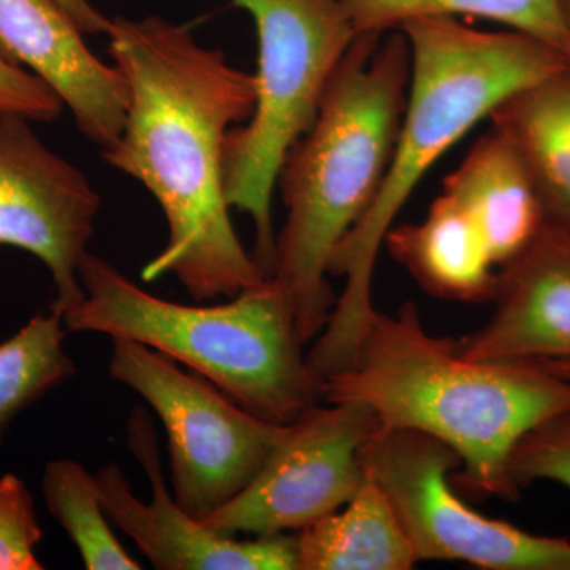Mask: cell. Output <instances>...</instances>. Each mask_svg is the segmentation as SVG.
Listing matches in <instances>:
<instances>
[{
  "label": "cell",
  "mask_w": 570,
  "mask_h": 570,
  "mask_svg": "<svg viewBox=\"0 0 570 570\" xmlns=\"http://www.w3.org/2000/svg\"><path fill=\"white\" fill-rule=\"evenodd\" d=\"M108 50L129 91L105 163L156 198L168 242L141 279L174 275L195 302L234 298L268 279L239 242L225 198V140L250 118L254 75L164 18H112Z\"/></svg>",
  "instance_id": "obj_1"
},
{
  "label": "cell",
  "mask_w": 570,
  "mask_h": 570,
  "mask_svg": "<svg viewBox=\"0 0 570 570\" xmlns=\"http://www.w3.org/2000/svg\"><path fill=\"white\" fill-rule=\"evenodd\" d=\"M411 48L406 110L387 176L365 216L333 250L328 275L346 279L306 352L317 377L346 370L377 311L373 276L401 208L441 157L513 94L570 69L568 58L523 32H487L456 18H423L400 29Z\"/></svg>",
  "instance_id": "obj_2"
},
{
  "label": "cell",
  "mask_w": 570,
  "mask_h": 570,
  "mask_svg": "<svg viewBox=\"0 0 570 570\" xmlns=\"http://www.w3.org/2000/svg\"><path fill=\"white\" fill-rule=\"evenodd\" d=\"M324 401L365 404L379 426L444 442L460 456L463 489L517 501L510 455L540 423L570 412V382L542 362L466 358L406 303L396 316L377 311L352 365L325 379Z\"/></svg>",
  "instance_id": "obj_3"
},
{
  "label": "cell",
  "mask_w": 570,
  "mask_h": 570,
  "mask_svg": "<svg viewBox=\"0 0 570 570\" xmlns=\"http://www.w3.org/2000/svg\"><path fill=\"white\" fill-rule=\"evenodd\" d=\"M409 81L411 48L403 32L356 36L316 122L295 142L277 178L287 216L269 277L287 295L305 344L321 335L335 307L326 281L330 257L387 176Z\"/></svg>",
  "instance_id": "obj_4"
},
{
  "label": "cell",
  "mask_w": 570,
  "mask_h": 570,
  "mask_svg": "<svg viewBox=\"0 0 570 570\" xmlns=\"http://www.w3.org/2000/svg\"><path fill=\"white\" fill-rule=\"evenodd\" d=\"M85 298L62 314L67 333L135 341L200 374L255 417L288 425L324 403L287 295L275 279L213 306L168 302L99 255L80 265Z\"/></svg>",
  "instance_id": "obj_5"
},
{
  "label": "cell",
  "mask_w": 570,
  "mask_h": 570,
  "mask_svg": "<svg viewBox=\"0 0 570 570\" xmlns=\"http://www.w3.org/2000/svg\"><path fill=\"white\" fill-rule=\"evenodd\" d=\"M234 6L257 28L258 69L253 115L225 140V198L253 219L254 258L269 277L277 178L295 142L316 122L356 32L343 0H234Z\"/></svg>",
  "instance_id": "obj_6"
},
{
  "label": "cell",
  "mask_w": 570,
  "mask_h": 570,
  "mask_svg": "<svg viewBox=\"0 0 570 570\" xmlns=\"http://www.w3.org/2000/svg\"><path fill=\"white\" fill-rule=\"evenodd\" d=\"M108 371L163 422L171 493L195 519L245 490L283 434L285 425L255 417L208 379L145 344L112 340Z\"/></svg>",
  "instance_id": "obj_7"
},
{
  "label": "cell",
  "mask_w": 570,
  "mask_h": 570,
  "mask_svg": "<svg viewBox=\"0 0 570 570\" xmlns=\"http://www.w3.org/2000/svg\"><path fill=\"white\" fill-rule=\"evenodd\" d=\"M387 493L420 561H459L490 570H570V540L531 534L464 504L450 471L460 456L444 442L379 426L360 452Z\"/></svg>",
  "instance_id": "obj_8"
},
{
  "label": "cell",
  "mask_w": 570,
  "mask_h": 570,
  "mask_svg": "<svg viewBox=\"0 0 570 570\" xmlns=\"http://www.w3.org/2000/svg\"><path fill=\"white\" fill-rule=\"evenodd\" d=\"M284 426L245 490L206 517L217 534L302 531L346 505L366 479L360 452L379 423L360 403H326Z\"/></svg>",
  "instance_id": "obj_9"
},
{
  "label": "cell",
  "mask_w": 570,
  "mask_h": 570,
  "mask_svg": "<svg viewBox=\"0 0 570 570\" xmlns=\"http://www.w3.org/2000/svg\"><path fill=\"white\" fill-rule=\"evenodd\" d=\"M100 195L78 167L51 151L21 116H0V246L36 255L51 273L62 314L85 298L80 265L89 253Z\"/></svg>",
  "instance_id": "obj_10"
},
{
  "label": "cell",
  "mask_w": 570,
  "mask_h": 570,
  "mask_svg": "<svg viewBox=\"0 0 570 570\" xmlns=\"http://www.w3.org/2000/svg\"><path fill=\"white\" fill-rule=\"evenodd\" d=\"M127 448L151 483V502L135 497L118 463L96 472L100 501L111 523L134 540L160 570H296V538L254 539L217 534L176 501L164 480L151 414L138 406L126 423Z\"/></svg>",
  "instance_id": "obj_11"
},
{
  "label": "cell",
  "mask_w": 570,
  "mask_h": 570,
  "mask_svg": "<svg viewBox=\"0 0 570 570\" xmlns=\"http://www.w3.org/2000/svg\"><path fill=\"white\" fill-rule=\"evenodd\" d=\"M56 0H0V58L32 71L69 108L78 130L110 148L126 121L121 71L100 61Z\"/></svg>",
  "instance_id": "obj_12"
},
{
  "label": "cell",
  "mask_w": 570,
  "mask_h": 570,
  "mask_svg": "<svg viewBox=\"0 0 570 570\" xmlns=\"http://www.w3.org/2000/svg\"><path fill=\"white\" fill-rule=\"evenodd\" d=\"M494 313L456 341L472 360H570V230L546 219L539 234L499 266Z\"/></svg>",
  "instance_id": "obj_13"
},
{
  "label": "cell",
  "mask_w": 570,
  "mask_h": 570,
  "mask_svg": "<svg viewBox=\"0 0 570 570\" xmlns=\"http://www.w3.org/2000/svg\"><path fill=\"white\" fill-rule=\"evenodd\" d=\"M442 194L453 198L478 225L498 268L530 245L546 223L523 160L494 129L480 137L459 168L444 179Z\"/></svg>",
  "instance_id": "obj_14"
},
{
  "label": "cell",
  "mask_w": 570,
  "mask_h": 570,
  "mask_svg": "<svg viewBox=\"0 0 570 570\" xmlns=\"http://www.w3.org/2000/svg\"><path fill=\"white\" fill-rule=\"evenodd\" d=\"M384 243L428 294L463 303L493 299L497 265L478 225L449 195H439L422 223L390 228Z\"/></svg>",
  "instance_id": "obj_15"
},
{
  "label": "cell",
  "mask_w": 570,
  "mask_h": 570,
  "mask_svg": "<svg viewBox=\"0 0 570 570\" xmlns=\"http://www.w3.org/2000/svg\"><path fill=\"white\" fill-rule=\"evenodd\" d=\"M489 119L523 160L546 219L570 230V69L513 94Z\"/></svg>",
  "instance_id": "obj_16"
},
{
  "label": "cell",
  "mask_w": 570,
  "mask_h": 570,
  "mask_svg": "<svg viewBox=\"0 0 570 570\" xmlns=\"http://www.w3.org/2000/svg\"><path fill=\"white\" fill-rule=\"evenodd\" d=\"M417 562L392 501L367 474L346 505L296 538V570H409Z\"/></svg>",
  "instance_id": "obj_17"
},
{
  "label": "cell",
  "mask_w": 570,
  "mask_h": 570,
  "mask_svg": "<svg viewBox=\"0 0 570 570\" xmlns=\"http://www.w3.org/2000/svg\"><path fill=\"white\" fill-rule=\"evenodd\" d=\"M343 3L356 36H384L423 18L471 17L527 33L570 61V36L560 0H343Z\"/></svg>",
  "instance_id": "obj_18"
},
{
  "label": "cell",
  "mask_w": 570,
  "mask_h": 570,
  "mask_svg": "<svg viewBox=\"0 0 570 570\" xmlns=\"http://www.w3.org/2000/svg\"><path fill=\"white\" fill-rule=\"evenodd\" d=\"M66 335L61 314L50 309L0 344V445L26 409L77 376Z\"/></svg>",
  "instance_id": "obj_19"
},
{
  "label": "cell",
  "mask_w": 570,
  "mask_h": 570,
  "mask_svg": "<svg viewBox=\"0 0 570 570\" xmlns=\"http://www.w3.org/2000/svg\"><path fill=\"white\" fill-rule=\"evenodd\" d=\"M45 504L61 524L89 570H140L116 539L97 489L96 474L80 461L52 460L41 479Z\"/></svg>",
  "instance_id": "obj_20"
},
{
  "label": "cell",
  "mask_w": 570,
  "mask_h": 570,
  "mask_svg": "<svg viewBox=\"0 0 570 570\" xmlns=\"http://www.w3.org/2000/svg\"><path fill=\"white\" fill-rule=\"evenodd\" d=\"M43 531L28 485L17 474L0 478V570H41Z\"/></svg>",
  "instance_id": "obj_21"
},
{
  "label": "cell",
  "mask_w": 570,
  "mask_h": 570,
  "mask_svg": "<svg viewBox=\"0 0 570 570\" xmlns=\"http://www.w3.org/2000/svg\"><path fill=\"white\" fill-rule=\"evenodd\" d=\"M509 468L520 487L547 480L570 490V412L540 423L521 439Z\"/></svg>",
  "instance_id": "obj_22"
},
{
  "label": "cell",
  "mask_w": 570,
  "mask_h": 570,
  "mask_svg": "<svg viewBox=\"0 0 570 570\" xmlns=\"http://www.w3.org/2000/svg\"><path fill=\"white\" fill-rule=\"evenodd\" d=\"M62 100L32 71L0 58V116H21L31 122H50L61 116Z\"/></svg>",
  "instance_id": "obj_23"
},
{
  "label": "cell",
  "mask_w": 570,
  "mask_h": 570,
  "mask_svg": "<svg viewBox=\"0 0 570 570\" xmlns=\"http://www.w3.org/2000/svg\"><path fill=\"white\" fill-rule=\"evenodd\" d=\"M78 28L85 33H107L110 28V18L96 9L89 0H56Z\"/></svg>",
  "instance_id": "obj_24"
},
{
  "label": "cell",
  "mask_w": 570,
  "mask_h": 570,
  "mask_svg": "<svg viewBox=\"0 0 570 570\" xmlns=\"http://www.w3.org/2000/svg\"><path fill=\"white\" fill-rule=\"evenodd\" d=\"M542 363L553 371L554 374L570 382V360H546Z\"/></svg>",
  "instance_id": "obj_25"
},
{
  "label": "cell",
  "mask_w": 570,
  "mask_h": 570,
  "mask_svg": "<svg viewBox=\"0 0 570 570\" xmlns=\"http://www.w3.org/2000/svg\"><path fill=\"white\" fill-rule=\"evenodd\" d=\"M562 17H564L566 26L570 36V0H560Z\"/></svg>",
  "instance_id": "obj_26"
}]
</instances>
